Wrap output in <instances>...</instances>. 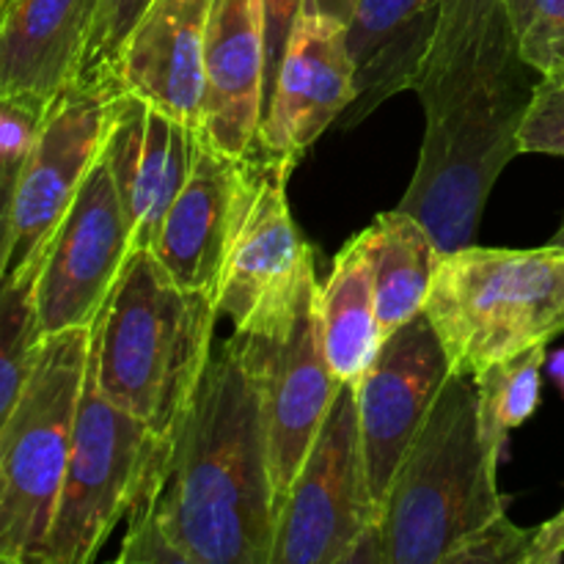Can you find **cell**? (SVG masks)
Masks as SVG:
<instances>
[{
	"label": "cell",
	"instance_id": "e0dca14e",
	"mask_svg": "<svg viewBox=\"0 0 564 564\" xmlns=\"http://www.w3.org/2000/svg\"><path fill=\"white\" fill-rule=\"evenodd\" d=\"M262 0H215L204 47L198 138L231 158L259 149L264 121Z\"/></svg>",
	"mask_w": 564,
	"mask_h": 564
},
{
	"label": "cell",
	"instance_id": "2e32d148",
	"mask_svg": "<svg viewBox=\"0 0 564 564\" xmlns=\"http://www.w3.org/2000/svg\"><path fill=\"white\" fill-rule=\"evenodd\" d=\"M248 185V158H231L198 138L191 174L165 213L154 259L185 290L215 297Z\"/></svg>",
	"mask_w": 564,
	"mask_h": 564
},
{
	"label": "cell",
	"instance_id": "7a4b0ae2",
	"mask_svg": "<svg viewBox=\"0 0 564 564\" xmlns=\"http://www.w3.org/2000/svg\"><path fill=\"white\" fill-rule=\"evenodd\" d=\"M540 80L505 0H444L413 80L427 124L422 154L397 204L438 253L474 242L496 180L521 154L518 135Z\"/></svg>",
	"mask_w": 564,
	"mask_h": 564
},
{
	"label": "cell",
	"instance_id": "83f0119b",
	"mask_svg": "<svg viewBox=\"0 0 564 564\" xmlns=\"http://www.w3.org/2000/svg\"><path fill=\"white\" fill-rule=\"evenodd\" d=\"M532 529H521L510 516H499L490 527L474 534L455 554L452 564H523L527 562Z\"/></svg>",
	"mask_w": 564,
	"mask_h": 564
},
{
	"label": "cell",
	"instance_id": "5bb4252c",
	"mask_svg": "<svg viewBox=\"0 0 564 564\" xmlns=\"http://www.w3.org/2000/svg\"><path fill=\"white\" fill-rule=\"evenodd\" d=\"M198 132L149 99L116 88L102 160L113 174L130 224L132 248L152 251L165 213L180 196Z\"/></svg>",
	"mask_w": 564,
	"mask_h": 564
},
{
	"label": "cell",
	"instance_id": "1f68e13d",
	"mask_svg": "<svg viewBox=\"0 0 564 564\" xmlns=\"http://www.w3.org/2000/svg\"><path fill=\"white\" fill-rule=\"evenodd\" d=\"M356 3L358 0H303V14L325 17V20H336L341 22V25H350Z\"/></svg>",
	"mask_w": 564,
	"mask_h": 564
},
{
	"label": "cell",
	"instance_id": "3957f363",
	"mask_svg": "<svg viewBox=\"0 0 564 564\" xmlns=\"http://www.w3.org/2000/svg\"><path fill=\"white\" fill-rule=\"evenodd\" d=\"M505 452L485 427L474 380L452 375L380 505L383 564H452L474 534L505 516Z\"/></svg>",
	"mask_w": 564,
	"mask_h": 564
},
{
	"label": "cell",
	"instance_id": "4316f807",
	"mask_svg": "<svg viewBox=\"0 0 564 564\" xmlns=\"http://www.w3.org/2000/svg\"><path fill=\"white\" fill-rule=\"evenodd\" d=\"M521 154H560L564 158V80L543 77L518 135Z\"/></svg>",
	"mask_w": 564,
	"mask_h": 564
},
{
	"label": "cell",
	"instance_id": "8fae6325",
	"mask_svg": "<svg viewBox=\"0 0 564 564\" xmlns=\"http://www.w3.org/2000/svg\"><path fill=\"white\" fill-rule=\"evenodd\" d=\"M317 295L319 281H314L303 295L295 317L275 334H235L259 391L270 477H273L279 510L341 389L325 361Z\"/></svg>",
	"mask_w": 564,
	"mask_h": 564
},
{
	"label": "cell",
	"instance_id": "30bf717a",
	"mask_svg": "<svg viewBox=\"0 0 564 564\" xmlns=\"http://www.w3.org/2000/svg\"><path fill=\"white\" fill-rule=\"evenodd\" d=\"M116 88V80L75 83L44 110L17 180L3 279L42 268L50 240L102 154Z\"/></svg>",
	"mask_w": 564,
	"mask_h": 564
},
{
	"label": "cell",
	"instance_id": "4fadbf2b",
	"mask_svg": "<svg viewBox=\"0 0 564 564\" xmlns=\"http://www.w3.org/2000/svg\"><path fill=\"white\" fill-rule=\"evenodd\" d=\"M452 375L455 372L438 334L427 314H419L386 336L375 364L356 383L364 457L378 512L402 457L416 441Z\"/></svg>",
	"mask_w": 564,
	"mask_h": 564
},
{
	"label": "cell",
	"instance_id": "cb8c5ba5",
	"mask_svg": "<svg viewBox=\"0 0 564 564\" xmlns=\"http://www.w3.org/2000/svg\"><path fill=\"white\" fill-rule=\"evenodd\" d=\"M36 275L39 270H33L20 279L0 281V433L20 400L31 372L33 350L42 339L33 303Z\"/></svg>",
	"mask_w": 564,
	"mask_h": 564
},
{
	"label": "cell",
	"instance_id": "ba28073f",
	"mask_svg": "<svg viewBox=\"0 0 564 564\" xmlns=\"http://www.w3.org/2000/svg\"><path fill=\"white\" fill-rule=\"evenodd\" d=\"M286 158L248 154V185L235 240L215 290L218 317L240 336H268L295 317L303 295L317 281L314 251L297 231L286 202Z\"/></svg>",
	"mask_w": 564,
	"mask_h": 564
},
{
	"label": "cell",
	"instance_id": "7402d4cb",
	"mask_svg": "<svg viewBox=\"0 0 564 564\" xmlns=\"http://www.w3.org/2000/svg\"><path fill=\"white\" fill-rule=\"evenodd\" d=\"M375 275L378 323L386 336L424 314L441 253L433 237L405 209L394 207L364 229Z\"/></svg>",
	"mask_w": 564,
	"mask_h": 564
},
{
	"label": "cell",
	"instance_id": "4dcf8cb0",
	"mask_svg": "<svg viewBox=\"0 0 564 564\" xmlns=\"http://www.w3.org/2000/svg\"><path fill=\"white\" fill-rule=\"evenodd\" d=\"M20 169L22 163H11V160L0 158V279H3L6 257H9L11 215H14V193Z\"/></svg>",
	"mask_w": 564,
	"mask_h": 564
},
{
	"label": "cell",
	"instance_id": "8992f818",
	"mask_svg": "<svg viewBox=\"0 0 564 564\" xmlns=\"http://www.w3.org/2000/svg\"><path fill=\"white\" fill-rule=\"evenodd\" d=\"M91 358V328L42 336L0 433V564H36L53 523Z\"/></svg>",
	"mask_w": 564,
	"mask_h": 564
},
{
	"label": "cell",
	"instance_id": "9a60e30c",
	"mask_svg": "<svg viewBox=\"0 0 564 564\" xmlns=\"http://www.w3.org/2000/svg\"><path fill=\"white\" fill-rule=\"evenodd\" d=\"M352 99L356 64L347 44V25L301 14L275 75L259 147L297 163L306 149L345 116Z\"/></svg>",
	"mask_w": 564,
	"mask_h": 564
},
{
	"label": "cell",
	"instance_id": "836d02e7",
	"mask_svg": "<svg viewBox=\"0 0 564 564\" xmlns=\"http://www.w3.org/2000/svg\"><path fill=\"white\" fill-rule=\"evenodd\" d=\"M545 77H556V80H564V47L560 50V55H556V64L554 69H551V75Z\"/></svg>",
	"mask_w": 564,
	"mask_h": 564
},
{
	"label": "cell",
	"instance_id": "f546056e",
	"mask_svg": "<svg viewBox=\"0 0 564 564\" xmlns=\"http://www.w3.org/2000/svg\"><path fill=\"white\" fill-rule=\"evenodd\" d=\"M564 560V507L543 527L532 529L527 562L523 564H560Z\"/></svg>",
	"mask_w": 564,
	"mask_h": 564
},
{
	"label": "cell",
	"instance_id": "ffe728a7",
	"mask_svg": "<svg viewBox=\"0 0 564 564\" xmlns=\"http://www.w3.org/2000/svg\"><path fill=\"white\" fill-rule=\"evenodd\" d=\"M441 9L444 0H358L347 25L356 99L341 116V127L361 124L391 94L413 88Z\"/></svg>",
	"mask_w": 564,
	"mask_h": 564
},
{
	"label": "cell",
	"instance_id": "f1b7e54d",
	"mask_svg": "<svg viewBox=\"0 0 564 564\" xmlns=\"http://www.w3.org/2000/svg\"><path fill=\"white\" fill-rule=\"evenodd\" d=\"M303 14V0H262V20H264V110H268L270 94H273L275 75L284 61L286 47H290L292 31Z\"/></svg>",
	"mask_w": 564,
	"mask_h": 564
},
{
	"label": "cell",
	"instance_id": "9c48e42d",
	"mask_svg": "<svg viewBox=\"0 0 564 564\" xmlns=\"http://www.w3.org/2000/svg\"><path fill=\"white\" fill-rule=\"evenodd\" d=\"M375 523L378 505L364 457L356 386L341 383L281 501L270 564H350Z\"/></svg>",
	"mask_w": 564,
	"mask_h": 564
},
{
	"label": "cell",
	"instance_id": "d4e9b609",
	"mask_svg": "<svg viewBox=\"0 0 564 564\" xmlns=\"http://www.w3.org/2000/svg\"><path fill=\"white\" fill-rule=\"evenodd\" d=\"M149 3L152 0H99L97 20H94L91 39H88L80 75H77L75 83L113 80V69L119 64L121 50H124L132 28L141 20Z\"/></svg>",
	"mask_w": 564,
	"mask_h": 564
},
{
	"label": "cell",
	"instance_id": "603a6c76",
	"mask_svg": "<svg viewBox=\"0 0 564 564\" xmlns=\"http://www.w3.org/2000/svg\"><path fill=\"white\" fill-rule=\"evenodd\" d=\"M545 358H549L545 347H532L518 358L496 364L471 378L477 386L485 427L501 446H507L510 430L521 427L538 411Z\"/></svg>",
	"mask_w": 564,
	"mask_h": 564
},
{
	"label": "cell",
	"instance_id": "5b68a950",
	"mask_svg": "<svg viewBox=\"0 0 564 564\" xmlns=\"http://www.w3.org/2000/svg\"><path fill=\"white\" fill-rule=\"evenodd\" d=\"M424 314L466 378L551 345L564 334V246L441 253Z\"/></svg>",
	"mask_w": 564,
	"mask_h": 564
},
{
	"label": "cell",
	"instance_id": "6da1fadb",
	"mask_svg": "<svg viewBox=\"0 0 564 564\" xmlns=\"http://www.w3.org/2000/svg\"><path fill=\"white\" fill-rule=\"evenodd\" d=\"M127 518L116 562L270 564L279 505L259 391L237 336L213 350Z\"/></svg>",
	"mask_w": 564,
	"mask_h": 564
},
{
	"label": "cell",
	"instance_id": "d6986e66",
	"mask_svg": "<svg viewBox=\"0 0 564 564\" xmlns=\"http://www.w3.org/2000/svg\"><path fill=\"white\" fill-rule=\"evenodd\" d=\"M99 0H17L0 31V99L44 110L77 80Z\"/></svg>",
	"mask_w": 564,
	"mask_h": 564
},
{
	"label": "cell",
	"instance_id": "e575fe53",
	"mask_svg": "<svg viewBox=\"0 0 564 564\" xmlns=\"http://www.w3.org/2000/svg\"><path fill=\"white\" fill-rule=\"evenodd\" d=\"M14 3H17V0H0V31H3V25H6V20H9Z\"/></svg>",
	"mask_w": 564,
	"mask_h": 564
},
{
	"label": "cell",
	"instance_id": "277c9868",
	"mask_svg": "<svg viewBox=\"0 0 564 564\" xmlns=\"http://www.w3.org/2000/svg\"><path fill=\"white\" fill-rule=\"evenodd\" d=\"M215 297L176 284L152 251H132L91 328L97 389L171 438L215 350Z\"/></svg>",
	"mask_w": 564,
	"mask_h": 564
},
{
	"label": "cell",
	"instance_id": "7c38bea8",
	"mask_svg": "<svg viewBox=\"0 0 564 564\" xmlns=\"http://www.w3.org/2000/svg\"><path fill=\"white\" fill-rule=\"evenodd\" d=\"M132 251L119 187L99 154L44 251L33 286L39 336L94 328Z\"/></svg>",
	"mask_w": 564,
	"mask_h": 564
},
{
	"label": "cell",
	"instance_id": "52a82bcc",
	"mask_svg": "<svg viewBox=\"0 0 564 564\" xmlns=\"http://www.w3.org/2000/svg\"><path fill=\"white\" fill-rule=\"evenodd\" d=\"M91 361V358H88ZM169 438L116 408L88 364L69 466L36 564H88L130 516Z\"/></svg>",
	"mask_w": 564,
	"mask_h": 564
},
{
	"label": "cell",
	"instance_id": "484cf974",
	"mask_svg": "<svg viewBox=\"0 0 564 564\" xmlns=\"http://www.w3.org/2000/svg\"><path fill=\"white\" fill-rule=\"evenodd\" d=\"M521 53L540 75H551L564 47V0H505Z\"/></svg>",
	"mask_w": 564,
	"mask_h": 564
},
{
	"label": "cell",
	"instance_id": "d6a6232c",
	"mask_svg": "<svg viewBox=\"0 0 564 564\" xmlns=\"http://www.w3.org/2000/svg\"><path fill=\"white\" fill-rule=\"evenodd\" d=\"M545 369H549V378L554 380V386L560 389V394L564 397V347H562V350L551 352V356L545 358Z\"/></svg>",
	"mask_w": 564,
	"mask_h": 564
},
{
	"label": "cell",
	"instance_id": "44dd1931",
	"mask_svg": "<svg viewBox=\"0 0 564 564\" xmlns=\"http://www.w3.org/2000/svg\"><path fill=\"white\" fill-rule=\"evenodd\" d=\"M317 312L319 339L330 372L339 383L356 386L383 347L364 231L336 253L328 281L319 284Z\"/></svg>",
	"mask_w": 564,
	"mask_h": 564
},
{
	"label": "cell",
	"instance_id": "ac0fdd59",
	"mask_svg": "<svg viewBox=\"0 0 564 564\" xmlns=\"http://www.w3.org/2000/svg\"><path fill=\"white\" fill-rule=\"evenodd\" d=\"M215 0H152L132 28L113 80L198 132L204 47Z\"/></svg>",
	"mask_w": 564,
	"mask_h": 564
},
{
	"label": "cell",
	"instance_id": "d590c367",
	"mask_svg": "<svg viewBox=\"0 0 564 564\" xmlns=\"http://www.w3.org/2000/svg\"><path fill=\"white\" fill-rule=\"evenodd\" d=\"M551 242H554V246H564V220H562L560 229H556V235L551 237Z\"/></svg>",
	"mask_w": 564,
	"mask_h": 564
}]
</instances>
